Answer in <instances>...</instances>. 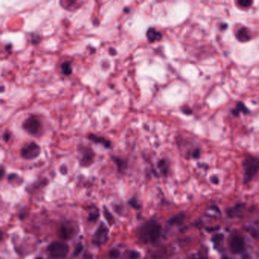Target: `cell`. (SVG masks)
I'll return each instance as SVG.
<instances>
[{
	"mask_svg": "<svg viewBox=\"0 0 259 259\" xmlns=\"http://www.w3.org/2000/svg\"><path fill=\"white\" fill-rule=\"evenodd\" d=\"M104 215L105 218H106V221H107L108 223H109V224L110 225V226H112V225L114 224V223H115L114 217H113V215H112L111 213L109 212V211H108V209L106 207H104Z\"/></svg>",
	"mask_w": 259,
	"mask_h": 259,
	"instance_id": "obj_19",
	"label": "cell"
},
{
	"mask_svg": "<svg viewBox=\"0 0 259 259\" xmlns=\"http://www.w3.org/2000/svg\"><path fill=\"white\" fill-rule=\"evenodd\" d=\"M245 170V182H248L259 170V159L252 155H247L243 162Z\"/></svg>",
	"mask_w": 259,
	"mask_h": 259,
	"instance_id": "obj_3",
	"label": "cell"
},
{
	"mask_svg": "<svg viewBox=\"0 0 259 259\" xmlns=\"http://www.w3.org/2000/svg\"><path fill=\"white\" fill-rule=\"evenodd\" d=\"M108 233H109L108 228L105 226V224L101 223V224L100 225L98 229L96 230L95 233H94V237H93V244L96 245V246H100V245L105 244L109 239Z\"/></svg>",
	"mask_w": 259,
	"mask_h": 259,
	"instance_id": "obj_7",
	"label": "cell"
},
{
	"mask_svg": "<svg viewBox=\"0 0 259 259\" xmlns=\"http://www.w3.org/2000/svg\"><path fill=\"white\" fill-rule=\"evenodd\" d=\"M83 249V245L81 243H78L77 245L75 246V248H74V256H78V255H79V254L81 253Z\"/></svg>",
	"mask_w": 259,
	"mask_h": 259,
	"instance_id": "obj_23",
	"label": "cell"
},
{
	"mask_svg": "<svg viewBox=\"0 0 259 259\" xmlns=\"http://www.w3.org/2000/svg\"><path fill=\"white\" fill-rule=\"evenodd\" d=\"M157 166H158V168L160 169L162 174L166 175V174L167 173V171H168V165H167V161H166L165 160L162 159V160H159Z\"/></svg>",
	"mask_w": 259,
	"mask_h": 259,
	"instance_id": "obj_18",
	"label": "cell"
},
{
	"mask_svg": "<svg viewBox=\"0 0 259 259\" xmlns=\"http://www.w3.org/2000/svg\"><path fill=\"white\" fill-rule=\"evenodd\" d=\"M252 2L249 1V0H239L237 2V4L239 5V6L242 8H248L249 6H251L252 4Z\"/></svg>",
	"mask_w": 259,
	"mask_h": 259,
	"instance_id": "obj_21",
	"label": "cell"
},
{
	"mask_svg": "<svg viewBox=\"0 0 259 259\" xmlns=\"http://www.w3.org/2000/svg\"><path fill=\"white\" fill-rule=\"evenodd\" d=\"M59 236L62 239H68L70 238L71 236H72V228L69 227V226H65V225H63V226H62L60 227V230H59Z\"/></svg>",
	"mask_w": 259,
	"mask_h": 259,
	"instance_id": "obj_14",
	"label": "cell"
},
{
	"mask_svg": "<svg viewBox=\"0 0 259 259\" xmlns=\"http://www.w3.org/2000/svg\"><path fill=\"white\" fill-rule=\"evenodd\" d=\"M60 172L61 173L63 174V175H65V174L68 172V169L65 165H62L60 167Z\"/></svg>",
	"mask_w": 259,
	"mask_h": 259,
	"instance_id": "obj_31",
	"label": "cell"
},
{
	"mask_svg": "<svg viewBox=\"0 0 259 259\" xmlns=\"http://www.w3.org/2000/svg\"><path fill=\"white\" fill-rule=\"evenodd\" d=\"M161 232V226L157 221H150L145 223L139 228L138 233L140 241L145 243H154L159 239Z\"/></svg>",
	"mask_w": 259,
	"mask_h": 259,
	"instance_id": "obj_1",
	"label": "cell"
},
{
	"mask_svg": "<svg viewBox=\"0 0 259 259\" xmlns=\"http://www.w3.org/2000/svg\"><path fill=\"white\" fill-rule=\"evenodd\" d=\"M30 38H31V43H33V44H39L40 43V42L41 41V37L40 36H39V35H33V34H31V37H30Z\"/></svg>",
	"mask_w": 259,
	"mask_h": 259,
	"instance_id": "obj_24",
	"label": "cell"
},
{
	"mask_svg": "<svg viewBox=\"0 0 259 259\" xmlns=\"http://www.w3.org/2000/svg\"><path fill=\"white\" fill-rule=\"evenodd\" d=\"M141 256L140 253L138 251H134V250H132V251L128 252V254H127V258L128 259H138Z\"/></svg>",
	"mask_w": 259,
	"mask_h": 259,
	"instance_id": "obj_20",
	"label": "cell"
},
{
	"mask_svg": "<svg viewBox=\"0 0 259 259\" xmlns=\"http://www.w3.org/2000/svg\"><path fill=\"white\" fill-rule=\"evenodd\" d=\"M200 150H199V148H195L194 149V150H192V156L193 158H199V157H200Z\"/></svg>",
	"mask_w": 259,
	"mask_h": 259,
	"instance_id": "obj_29",
	"label": "cell"
},
{
	"mask_svg": "<svg viewBox=\"0 0 259 259\" xmlns=\"http://www.w3.org/2000/svg\"><path fill=\"white\" fill-rule=\"evenodd\" d=\"M128 204H129V205H131L133 208H135V209H139L140 208L138 201L135 197H133L132 199H130L129 201H128Z\"/></svg>",
	"mask_w": 259,
	"mask_h": 259,
	"instance_id": "obj_22",
	"label": "cell"
},
{
	"mask_svg": "<svg viewBox=\"0 0 259 259\" xmlns=\"http://www.w3.org/2000/svg\"><path fill=\"white\" fill-rule=\"evenodd\" d=\"M78 150L80 152L81 157L80 158V164L82 167H89L90 165L93 163L94 160V150L88 146H84V145H78Z\"/></svg>",
	"mask_w": 259,
	"mask_h": 259,
	"instance_id": "obj_6",
	"label": "cell"
},
{
	"mask_svg": "<svg viewBox=\"0 0 259 259\" xmlns=\"http://www.w3.org/2000/svg\"><path fill=\"white\" fill-rule=\"evenodd\" d=\"M61 70H62V74L65 76H69L72 74V62L69 61H65L62 62L61 65Z\"/></svg>",
	"mask_w": 259,
	"mask_h": 259,
	"instance_id": "obj_15",
	"label": "cell"
},
{
	"mask_svg": "<svg viewBox=\"0 0 259 259\" xmlns=\"http://www.w3.org/2000/svg\"><path fill=\"white\" fill-rule=\"evenodd\" d=\"M11 136H12V135H11V132L6 130V131H5L4 133H3L2 138H3V140H4L5 142H8L10 141V140H11Z\"/></svg>",
	"mask_w": 259,
	"mask_h": 259,
	"instance_id": "obj_25",
	"label": "cell"
},
{
	"mask_svg": "<svg viewBox=\"0 0 259 259\" xmlns=\"http://www.w3.org/2000/svg\"><path fill=\"white\" fill-rule=\"evenodd\" d=\"M90 141L95 144H100L105 148H111V141L109 140L106 139L104 137L100 136V135H96L94 133H90L87 136Z\"/></svg>",
	"mask_w": 259,
	"mask_h": 259,
	"instance_id": "obj_9",
	"label": "cell"
},
{
	"mask_svg": "<svg viewBox=\"0 0 259 259\" xmlns=\"http://www.w3.org/2000/svg\"><path fill=\"white\" fill-rule=\"evenodd\" d=\"M41 152V148L35 142L26 144L21 149V156L25 160H34L39 157Z\"/></svg>",
	"mask_w": 259,
	"mask_h": 259,
	"instance_id": "obj_5",
	"label": "cell"
},
{
	"mask_svg": "<svg viewBox=\"0 0 259 259\" xmlns=\"http://www.w3.org/2000/svg\"><path fill=\"white\" fill-rule=\"evenodd\" d=\"M109 52L110 53L111 56H115L116 54V50L113 48H109Z\"/></svg>",
	"mask_w": 259,
	"mask_h": 259,
	"instance_id": "obj_33",
	"label": "cell"
},
{
	"mask_svg": "<svg viewBox=\"0 0 259 259\" xmlns=\"http://www.w3.org/2000/svg\"><path fill=\"white\" fill-rule=\"evenodd\" d=\"M34 259H43V258H41V257H37V258H35Z\"/></svg>",
	"mask_w": 259,
	"mask_h": 259,
	"instance_id": "obj_35",
	"label": "cell"
},
{
	"mask_svg": "<svg viewBox=\"0 0 259 259\" xmlns=\"http://www.w3.org/2000/svg\"><path fill=\"white\" fill-rule=\"evenodd\" d=\"M223 239V235L221 234V233H218V234L214 235L212 238V241L214 242V243L217 244L220 242H221Z\"/></svg>",
	"mask_w": 259,
	"mask_h": 259,
	"instance_id": "obj_26",
	"label": "cell"
},
{
	"mask_svg": "<svg viewBox=\"0 0 259 259\" xmlns=\"http://www.w3.org/2000/svg\"><path fill=\"white\" fill-rule=\"evenodd\" d=\"M250 111L249 109L247 108V106L243 104V102H238L237 103L236 107L234 109H233L232 110V113H233V116H238L239 115V113H244V114H248L249 113Z\"/></svg>",
	"mask_w": 259,
	"mask_h": 259,
	"instance_id": "obj_12",
	"label": "cell"
},
{
	"mask_svg": "<svg viewBox=\"0 0 259 259\" xmlns=\"http://www.w3.org/2000/svg\"><path fill=\"white\" fill-rule=\"evenodd\" d=\"M49 254L53 259H64L69 252V246L62 242H52L48 245Z\"/></svg>",
	"mask_w": 259,
	"mask_h": 259,
	"instance_id": "obj_4",
	"label": "cell"
},
{
	"mask_svg": "<svg viewBox=\"0 0 259 259\" xmlns=\"http://www.w3.org/2000/svg\"><path fill=\"white\" fill-rule=\"evenodd\" d=\"M61 6L64 8L65 9L69 10V11H74V8H72V5L76 6V5H80V2L78 1H60L59 2Z\"/></svg>",
	"mask_w": 259,
	"mask_h": 259,
	"instance_id": "obj_16",
	"label": "cell"
},
{
	"mask_svg": "<svg viewBox=\"0 0 259 259\" xmlns=\"http://www.w3.org/2000/svg\"><path fill=\"white\" fill-rule=\"evenodd\" d=\"M3 175H4V168L3 167H2V172H1V178L3 177Z\"/></svg>",
	"mask_w": 259,
	"mask_h": 259,
	"instance_id": "obj_34",
	"label": "cell"
},
{
	"mask_svg": "<svg viewBox=\"0 0 259 259\" xmlns=\"http://www.w3.org/2000/svg\"><path fill=\"white\" fill-rule=\"evenodd\" d=\"M3 91H4V87H3V86H2V92H3Z\"/></svg>",
	"mask_w": 259,
	"mask_h": 259,
	"instance_id": "obj_36",
	"label": "cell"
},
{
	"mask_svg": "<svg viewBox=\"0 0 259 259\" xmlns=\"http://www.w3.org/2000/svg\"><path fill=\"white\" fill-rule=\"evenodd\" d=\"M8 182H10L11 184H16V185H21L23 182V179L19 177V176H18L15 173H11L9 174L8 176Z\"/></svg>",
	"mask_w": 259,
	"mask_h": 259,
	"instance_id": "obj_17",
	"label": "cell"
},
{
	"mask_svg": "<svg viewBox=\"0 0 259 259\" xmlns=\"http://www.w3.org/2000/svg\"><path fill=\"white\" fill-rule=\"evenodd\" d=\"M23 129L33 137H39L43 133V124L40 119L34 115H31L24 121Z\"/></svg>",
	"mask_w": 259,
	"mask_h": 259,
	"instance_id": "obj_2",
	"label": "cell"
},
{
	"mask_svg": "<svg viewBox=\"0 0 259 259\" xmlns=\"http://www.w3.org/2000/svg\"><path fill=\"white\" fill-rule=\"evenodd\" d=\"M112 160L114 161V163L116 164V167H117V170L119 172H123L126 168V162L123 159L120 158L118 157H116V156H112Z\"/></svg>",
	"mask_w": 259,
	"mask_h": 259,
	"instance_id": "obj_13",
	"label": "cell"
},
{
	"mask_svg": "<svg viewBox=\"0 0 259 259\" xmlns=\"http://www.w3.org/2000/svg\"><path fill=\"white\" fill-rule=\"evenodd\" d=\"M109 255L111 258H117L119 256V251L116 248H113L109 252Z\"/></svg>",
	"mask_w": 259,
	"mask_h": 259,
	"instance_id": "obj_27",
	"label": "cell"
},
{
	"mask_svg": "<svg viewBox=\"0 0 259 259\" xmlns=\"http://www.w3.org/2000/svg\"><path fill=\"white\" fill-rule=\"evenodd\" d=\"M99 217V213L98 211H94V212H91V214H89V221H96V220Z\"/></svg>",
	"mask_w": 259,
	"mask_h": 259,
	"instance_id": "obj_28",
	"label": "cell"
},
{
	"mask_svg": "<svg viewBox=\"0 0 259 259\" xmlns=\"http://www.w3.org/2000/svg\"><path fill=\"white\" fill-rule=\"evenodd\" d=\"M211 182L214 184H217L218 182H219V179H218L217 177L213 176L212 178H211Z\"/></svg>",
	"mask_w": 259,
	"mask_h": 259,
	"instance_id": "obj_32",
	"label": "cell"
},
{
	"mask_svg": "<svg viewBox=\"0 0 259 259\" xmlns=\"http://www.w3.org/2000/svg\"><path fill=\"white\" fill-rule=\"evenodd\" d=\"M230 248L233 253L238 254L244 249V240L239 236H235L230 241Z\"/></svg>",
	"mask_w": 259,
	"mask_h": 259,
	"instance_id": "obj_8",
	"label": "cell"
},
{
	"mask_svg": "<svg viewBox=\"0 0 259 259\" xmlns=\"http://www.w3.org/2000/svg\"><path fill=\"white\" fill-rule=\"evenodd\" d=\"M182 111L183 112V113H185V115H190L191 113H192V110L191 108H189V106H184L182 107Z\"/></svg>",
	"mask_w": 259,
	"mask_h": 259,
	"instance_id": "obj_30",
	"label": "cell"
},
{
	"mask_svg": "<svg viewBox=\"0 0 259 259\" xmlns=\"http://www.w3.org/2000/svg\"><path fill=\"white\" fill-rule=\"evenodd\" d=\"M235 35H236V38L237 40L240 42H243V43L248 41V40H251L252 38L249 33V30H248V28H245L244 26L239 28L236 32V33H235Z\"/></svg>",
	"mask_w": 259,
	"mask_h": 259,
	"instance_id": "obj_11",
	"label": "cell"
},
{
	"mask_svg": "<svg viewBox=\"0 0 259 259\" xmlns=\"http://www.w3.org/2000/svg\"><path fill=\"white\" fill-rule=\"evenodd\" d=\"M146 37L150 43L160 41L163 38V34L154 28H149L146 32Z\"/></svg>",
	"mask_w": 259,
	"mask_h": 259,
	"instance_id": "obj_10",
	"label": "cell"
}]
</instances>
